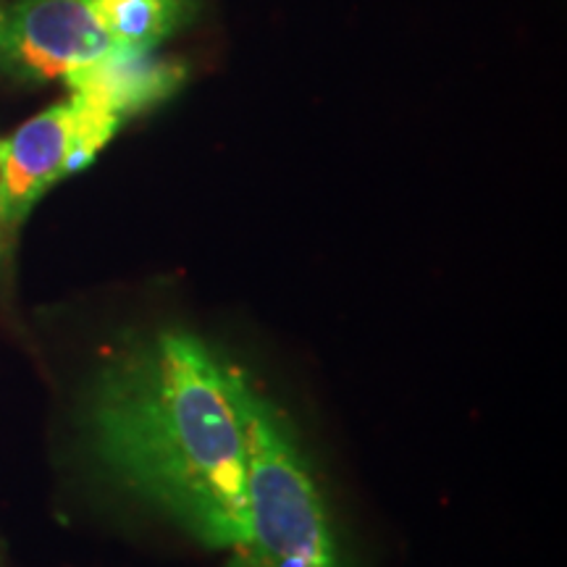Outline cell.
I'll return each mask as SVG.
<instances>
[{
	"instance_id": "cell-3",
	"label": "cell",
	"mask_w": 567,
	"mask_h": 567,
	"mask_svg": "<svg viewBox=\"0 0 567 567\" xmlns=\"http://www.w3.org/2000/svg\"><path fill=\"white\" fill-rule=\"evenodd\" d=\"M118 51L92 0H17L0 11V66L19 80H63Z\"/></svg>"
},
{
	"instance_id": "cell-2",
	"label": "cell",
	"mask_w": 567,
	"mask_h": 567,
	"mask_svg": "<svg viewBox=\"0 0 567 567\" xmlns=\"http://www.w3.org/2000/svg\"><path fill=\"white\" fill-rule=\"evenodd\" d=\"M245 523L226 567H347L318 484L279 408L239 373Z\"/></svg>"
},
{
	"instance_id": "cell-1",
	"label": "cell",
	"mask_w": 567,
	"mask_h": 567,
	"mask_svg": "<svg viewBox=\"0 0 567 567\" xmlns=\"http://www.w3.org/2000/svg\"><path fill=\"white\" fill-rule=\"evenodd\" d=\"M95 457L126 488L210 549L245 523V415L239 371L197 337L158 331L124 344L87 400Z\"/></svg>"
},
{
	"instance_id": "cell-4",
	"label": "cell",
	"mask_w": 567,
	"mask_h": 567,
	"mask_svg": "<svg viewBox=\"0 0 567 567\" xmlns=\"http://www.w3.org/2000/svg\"><path fill=\"white\" fill-rule=\"evenodd\" d=\"M71 137H74V111L71 103H59L38 113L0 142V284L9 279L19 231L66 166Z\"/></svg>"
},
{
	"instance_id": "cell-5",
	"label": "cell",
	"mask_w": 567,
	"mask_h": 567,
	"mask_svg": "<svg viewBox=\"0 0 567 567\" xmlns=\"http://www.w3.org/2000/svg\"><path fill=\"white\" fill-rule=\"evenodd\" d=\"M71 95L111 116H132L179 87L182 69L142 51H118L63 76Z\"/></svg>"
},
{
	"instance_id": "cell-6",
	"label": "cell",
	"mask_w": 567,
	"mask_h": 567,
	"mask_svg": "<svg viewBox=\"0 0 567 567\" xmlns=\"http://www.w3.org/2000/svg\"><path fill=\"white\" fill-rule=\"evenodd\" d=\"M189 0H92L105 32L122 51L151 53L172 38Z\"/></svg>"
}]
</instances>
